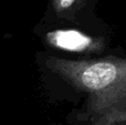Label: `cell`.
Here are the masks:
<instances>
[{
	"mask_svg": "<svg viewBox=\"0 0 126 125\" xmlns=\"http://www.w3.org/2000/svg\"><path fill=\"white\" fill-rule=\"evenodd\" d=\"M47 85L75 97L78 108L67 125H116L126 122V55L91 59L66 58L50 52L37 55Z\"/></svg>",
	"mask_w": 126,
	"mask_h": 125,
	"instance_id": "1",
	"label": "cell"
},
{
	"mask_svg": "<svg viewBox=\"0 0 126 125\" xmlns=\"http://www.w3.org/2000/svg\"><path fill=\"white\" fill-rule=\"evenodd\" d=\"M42 43L50 53L76 55L78 59H91L106 54L111 34H98L79 27H37Z\"/></svg>",
	"mask_w": 126,
	"mask_h": 125,
	"instance_id": "2",
	"label": "cell"
},
{
	"mask_svg": "<svg viewBox=\"0 0 126 125\" xmlns=\"http://www.w3.org/2000/svg\"><path fill=\"white\" fill-rule=\"evenodd\" d=\"M98 0H50L41 26L79 27L98 34H111L110 28L95 15Z\"/></svg>",
	"mask_w": 126,
	"mask_h": 125,
	"instance_id": "3",
	"label": "cell"
}]
</instances>
